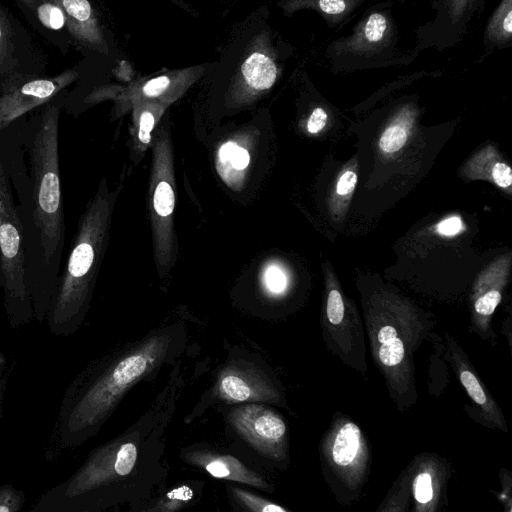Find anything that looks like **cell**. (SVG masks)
Returning <instances> with one entry per match:
<instances>
[{"label":"cell","instance_id":"obj_35","mask_svg":"<svg viewBox=\"0 0 512 512\" xmlns=\"http://www.w3.org/2000/svg\"><path fill=\"white\" fill-rule=\"evenodd\" d=\"M436 230L443 236H454L464 230V224L459 216H450L439 222Z\"/></svg>","mask_w":512,"mask_h":512},{"label":"cell","instance_id":"obj_24","mask_svg":"<svg viewBox=\"0 0 512 512\" xmlns=\"http://www.w3.org/2000/svg\"><path fill=\"white\" fill-rule=\"evenodd\" d=\"M241 70L246 84L256 91L271 88L278 75V68L274 60L261 52L249 55Z\"/></svg>","mask_w":512,"mask_h":512},{"label":"cell","instance_id":"obj_31","mask_svg":"<svg viewBox=\"0 0 512 512\" xmlns=\"http://www.w3.org/2000/svg\"><path fill=\"white\" fill-rule=\"evenodd\" d=\"M26 503V496L22 490L13 485L0 486V512H19Z\"/></svg>","mask_w":512,"mask_h":512},{"label":"cell","instance_id":"obj_17","mask_svg":"<svg viewBox=\"0 0 512 512\" xmlns=\"http://www.w3.org/2000/svg\"><path fill=\"white\" fill-rule=\"evenodd\" d=\"M445 355L448 363L478 409L481 423L489 428L507 432V421L497 401L485 387L459 342L444 332Z\"/></svg>","mask_w":512,"mask_h":512},{"label":"cell","instance_id":"obj_23","mask_svg":"<svg viewBox=\"0 0 512 512\" xmlns=\"http://www.w3.org/2000/svg\"><path fill=\"white\" fill-rule=\"evenodd\" d=\"M487 49H506L512 45V0H501L490 15L483 34Z\"/></svg>","mask_w":512,"mask_h":512},{"label":"cell","instance_id":"obj_3","mask_svg":"<svg viewBox=\"0 0 512 512\" xmlns=\"http://www.w3.org/2000/svg\"><path fill=\"white\" fill-rule=\"evenodd\" d=\"M185 342V327L174 324L90 363L65 390L54 428L59 444L75 448L94 437L124 395L172 363Z\"/></svg>","mask_w":512,"mask_h":512},{"label":"cell","instance_id":"obj_30","mask_svg":"<svg viewBox=\"0 0 512 512\" xmlns=\"http://www.w3.org/2000/svg\"><path fill=\"white\" fill-rule=\"evenodd\" d=\"M175 204V196L172 186L165 180L160 181L154 191L153 205L155 212L160 217H168L172 214Z\"/></svg>","mask_w":512,"mask_h":512},{"label":"cell","instance_id":"obj_20","mask_svg":"<svg viewBox=\"0 0 512 512\" xmlns=\"http://www.w3.org/2000/svg\"><path fill=\"white\" fill-rule=\"evenodd\" d=\"M461 173L466 179L489 181L510 193L512 169L493 146H486L473 155Z\"/></svg>","mask_w":512,"mask_h":512},{"label":"cell","instance_id":"obj_25","mask_svg":"<svg viewBox=\"0 0 512 512\" xmlns=\"http://www.w3.org/2000/svg\"><path fill=\"white\" fill-rule=\"evenodd\" d=\"M356 158L340 171L329 198V211L335 220H341L347 211L358 181Z\"/></svg>","mask_w":512,"mask_h":512},{"label":"cell","instance_id":"obj_2","mask_svg":"<svg viewBox=\"0 0 512 512\" xmlns=\"http://www.w3.org/2000/svg\"><path fill=\"white\" fill-rule=\"evenodd\" d=\"M67 91L18 121L28 154L29 189L17 201L24 229L26 274L34 318L43 322L61 269L65 244L64 200L59 168V119Z\"/></svg>","mask_w":512,"mask_h":512},{"label":"cell","instance_id":"obj_36","mask_svg":"<svg viewBox=\"0 0 512 512\" xmlns=\"http://www.w3.org/2000/svg\"><path fill=\"white\" fill-rule=\"evenodd\" d=\"M154 115L149 110H144L140 116L138 138L144 143L148 144L151 140V131L154 127Z\"/></svg>","mask_w":512,"mask_h":512},{"label":"cell","instance_id":"obj_38","mask_svg":"<svg viewBox=\"0 0 512 512\" xmlns=\"http://www.w3.org/2000/svg\"><path fill=\"white\" fill-rule=\"evenodd\" d=\"M237 146L238 145L232 141L224 143L219 149V153H218L219 159L222 162H228L230 160L231 156L233 155L235 149L237 148Z\"/></svg>","mask_w":512,"mask_h":512},{"label":"cell","instance_id":"obj_5","mask_svg":"<svg viewBox=\"0 0 512 512\" xmlns=\"http://www.w3.org/2000/svg\"><path fill=\"white\" fill-rule=\"evenodd\" d=\"M111 204V195L102 182L79 219L46 315L49 331L55 336L74 334L89 311L106 244Z\"/></svg>","mask_w":512,"mask_h":512},{"label":"cell","instance_id":"obj_4","mask_svg":"<svg viewBox=\"0 0 512 512\" xmlns=\"http://www.w3.org/2000/svg\"><path fill=\"white\" fill-rule=\"evenodd\" d=\"M363 323L374 365L400 412L416 405L415 354L435 334V316L384 286L362 297Z\"/></svg>","mask_w":512,"mask_h":512},{"label":"cell","instance_id":"obj_1","mask_svg":"<svg viewBox=\"0 0 512 512\" xmlns=\"http://www.w3.org/2000/svg\"><path fill=\"white\" fill-rule=\"evenodd\" d=\"M183 383L177 363L145 413L124 432L92 449L68 478L41 495L31 511L100 512L146 502L168 473L166 434Z\"/></svg>","mask_w":512,"mask_h":512},{"label":"cell","instance_id":"obj_26","mask_svg":"<svg viewBox=\"0 0 512 512\" xmlns=\"http://www.w3.org/2000/svg\"><path fill=\"white\" fill-rule=\"evenodd\" d=\"M196 496V489L190 484L172 488L163 496L139 505L135 510L144 512H173L188 506Z\"/></svg>","mask_w":512,"mask_h":512},{"label":"cell","instance_id":"obj_10","mask_svg":"<svg viewBox=\"0 0 512 512\" xmlns=\"http://www.w3.org/2000/svg\"><path fill=\"white\" fill-rule=\"evenodd\" d=\"M44 72L43 56L31 35L0 1V94Z\"/></svg>","mask_w":512,"mask_h":512},{"label":"cell","instance_id":"obj_14","mask_svg":"<svg viewBox=\"0 0 512 512\" xmlns=\"http://www.w3.org/2000/svg\"><path fill=\"white\" fill-rule=\"evenodd\" d=\"M510 270V254L492 262L476 278L470 297V324L468 330L483 341L495 343L497 335L492 316L500 304Z\"/></svg>","mask_w":512,"mask_h":512},{"label":"cell","instance_id":"obj_12","mask_svg":"<svg viewBox=\"0 0 512 512\" xmlns=\"http://www.w3.org/2000/svg\"><path fill=\"white\" fill-rule=\"evenodd\" d=\"M487 0H434L431 20L416 29L415 50L443 52L458 45L471 23L481 14Z\"/></svg>","mask_w":512,"mask_h":512},{"label":"cell","instance_id":"obj_6","mask_svg":"<svg viewBox=\"0 0 512 512\" xmlns=\"http://www.w3.org/2000/svg\"><path fill=\"white\" fill-rule=\"evenodd\" d=\"M419 54L403 53L393 16V3L382 1L367 8L348 35L330 42L325 51L330 68L351 72L409 64Z\"/></svg>","mask_w":512,"mask_h":512},{"label":"cell","instance_id":"obj_29","mask_svg":"<svg viewBox=\"0 0 512 512\" xmlns=\"http://www.w3.org/2000/svg\"><path fill=\"white\" fill-rule=\"evenodd\" d=\"M409 499L408 475L406 468L394 482L378 511H406Z\"/></svg>","mask_w":512,"mask_h":512},{"label":"cell","instance_id":"obj_22","mask_svg":"<svg viewBox=\"0 0 512 512\" xmlns=\"http://www.w3.org/2000/svg\"><path fill=\"white\" fill-rule=\"evenodd\" d=\"M417 117L416 105L402 104L394 113L379 138V148L383 153H396L406 144Z\"/></svg>","mask_w":512,"mask_h":512},{"label":"cell","instance_id":"obj_39","mask_svg":"<svg viewBox=\"0 0 512 512\" xmlns=\"http://www.w3.org/2000/svg\"><path fill=\"white\" fill-rule=\"evenodd\" d=\"M8 366V359L5 354L0 350V379L4 376V373Z\"/></svg>","mask_w":512,"mask_h":512},{"label":"cell","instance_id":"obj_18","mask_svg":"<svg viewBox=\"0 0 512 512\" xmlns=\"http://www.w3.org/2000/svg\"><path fill=\"white\" fill-rule=\"evenodd\" d=\"M182 458L214 478L239 482L264 491H273L272 486L260 474L232 455L203 448H189L183 453Z\"/></svg>","mask_w":512,"mask_h":512},{"label":"cell","instance_id":"obj_32","mask_svg":"<svg viewBox=\"0 0 512 512\" xmlns=\"http://www.w3.org/2000/svg\"><path fill=\"white\" fill-rule=\"evenodd\" d=\"M180 77V75H179ZM178 76L160 75L145 82L141 87V93L147 98H157L163 96L179 79Z\"/></svg>","mask_w":512,"mask_h":512},{"label":"cell","instance_id":"obj_16","mask_svg":"<svg viewBox=\"0 0 512 512\" xmlns=\"http://www.w3.org/2000/svg\"><path fill=\"white\" fill-rule=\"evenodd\" d=\"M409 492L415 512H437L447 501V485L451 466L447 459L435 453H422L406 467Z\"/></svg>","mask_w":512,"mask_h":512},{"label":"cell","instance_id":"obj_19","mask_svg":"<svg viewBox=\"0 0 512 512\" xmlns=\"http://www.w3.org/2000/svg\"><path fill=\"white\" fill-rule=\"evenodd\" d=\"M64 11L68 29L77 45L106 52V42L89 0H53Z\"/></svg>","mask_w":512,"mask_h":512},{"label":"cell","instance_id":"obj_21","mask_svg":"<svg viewBox=\"0 0 512 512\" xmlns=\"http://www.w3.org/2000/svg\"><path fill=\"white\" fill-rule=\"evenodd\" d=\"M367 0H289L288 8L313 10L328 28L340 29L349 23Z\"/></svg>","mask_w":512,"mask_h":512},{"label":"cell","instance_id":"obj_13","mask_svg":"<svg viewBox=\"0 0 512 512\" xmlns=\"http://www.w3.org/2000/svg\"><path fill=\"white\" fill-rule=\"evenodd\" d=\"M78 76L76 69H66L55 76L26 80L12 90L0 94V131L50 102Z\"/></svg>","mask_w":512,"mask_h":512},{"label":"cell","instance_id":"obj_8","mask_svg":"<svg viewBox=\"0 0 512 512\" xmlns=\"http://www.w3.org/2000/svg\"><path fill=\"white\" fill-rule=\"evenodd\" d=\"M324 480L338 503L358 501L371 468V448L361 427L347 415L336 412L319 445Z\"/></svg>","mask_w":512,"mask_h":512},{"label":"cell","instance_id":"obj_15","mask_svg":"<svg viewBox=\"0 0 512 512\" xmlns=\"http://www.w3.org/2000/svg\"><path fill=\"white\" fill-rule=\"evenodd\" d=\"M213 399L226 403L269 402L283 404L278 386L260 369L243 361L225 367L212 389Z\"/></svg>","mask_w":512,"mask_h":512},{"label":"cell","instance_id":"obj_37","mask_svg":"<svg viewBox=\"0 0 512 512\" xmlns=\"http://www.w3.org/2000/svg\"><path fill=\"white\" fill-rule=\"evenodd\" d=\"M250 156L246 149L237 146L229 162L237 170L246 168L249 164Z\"/></svg>","mask_w":512,"mask_h":512},{"label":"cell","instance_id":"obj_34","mask_svg":"<svg viewBox=\"0 0 512 512\" xmlns=\"http://www.w3.org/2000/svg\"><path fill=\"white\" fill-rule=\"evenodd\" d=\"M329 115L325 107L318 105L309 114L306 128L310 134H317L326 126Z\"/></svg>","mask_w":512,"mask_h":512},{"label":"cell","instance_id":"obj_33","mask_svg":"<svg viewBox=\"0 0 512 512\" xmlns=\"http://www.w3.org/2000/svg\"><path fill=\"white\" fill-rule=\"evenodd\" d=\"M264 284L271 294H282L287 288L285 273L277 266H270L264 274Z\"/></svg>","mask_w":512,"mask_h":512},{"label":"cell","instance_id":"obj_9","mask_svg":"<svg viewBox=\"0 0 512 512\" xmlns=\"http://www.w3.org/2000/svg\"><path fill=\"white\" fill-rule=\"evenodd\" d=\"M320 326L327 350L345 366L365 377L368 363L364 323L354 302L343 294L329 265L325 268Z\"/></svg>","mask_w":512,"mask_h":512},{"label":"cell","instance_id":"obj_27","mask_svg":"<svg viewBox=\"0 0 512 512\" xmlns=\"http://www.w3.org/2000/svg\"><path fill=\"white\" fill-rule=\"evenodd\" d=\"M33 14L39 25L46 31L59 33L65 31L70 35L67 17L62 8L53 0H35Z\"/></svg>","mask_w":512,"mask_h":512},{"label":"cell","instance_id":"obj_7","mask_svg":"<svg viewBox=\"0 0 512 512\" xmlns=\"http://www.w3.org/2000/svg\"><path fill=\"white\" fill-rule=\"evenodd\" d=\"M9 167L0 146V287L11 328L34 318L26 274L24 229Z\"/></svg>","mask_w":512,"mask_h":512},{"label":"cell","instance_id":"obj_40","mask_svg":"<svg viewBox=\"0 0 512 512\" xmlns=\"http://www.w3.org/2000/svg\"><path fill=\"white\" fill-rule=\"evenodd\" d=\"M18 3L25 7L26 10L31 11L33 13V9L35 6V0H17Z\"/></svg>","mask_w":512,"mask_h":512},{"label":"cell","instance_id":"obj_28","mask_svg":"<svg viewBox=\"0 0 512 512\" xmlns=\"http://www.w3.org/2000/svg\"><path fill=\"white\" fill-rule=\"evenodd\" d=\"M232 498L245 510L254 512H287V508L238 486H229Z\"/></svg>","mask_w":512,"mask_h":512},{"label":"cell","instance_id":"obj_11","mask_svg":"<svg viewBox=\"0 0 512 512\" xmlns=\"http://www.w3.org/2000/svg\"><path fill=\"white\" fill-rule=\"evenodd\" d=\"M229 422L254 449L275 462L288 458V429L284 419L270 407L248 402L232 408Z\"/></svg>","mask_w":512,"mask_h":512}]
</instances>
